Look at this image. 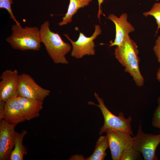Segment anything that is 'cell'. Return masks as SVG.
I'll return each mask as SVG.
<instances>
[{"label":"cell","instance_id":"1","mask_svg":"<svg viewBox=\"0 0 160 160\" xmlns=\"http://www.w3.org/2000/svg\"><path fill=\"white\" fill-rule=\"evenodd\" d=\"M114 50L115 58L124 68V71L132 77L137 86H143L145 80L139 69L140 59L136 43L129 36L121 45L116 46Z\"/></svg>","mask_w":160,"mask_h":160},{"label":"cell","instance_id":"2","mask_svg":"<svg viewBox=\"0 0 160 160\" xmlns=\"http://www.w3.org/2000/svg\"><path fill=\"white\" fill-rule=\"evenodd\" d=\"M49 25V22L47 20L41 25V43L43 44L47 53L55 63L68 64L65 55L71 50V47L65 42L59 34L51 31Z\"/></svg>","mask_w":160,"mask_h":160},{"label":"cell","instance_id":"3","mask_svg":"<svg viewBox=\"0 0 160 160\" xmlns=\"http://www.w3.org/2000/svg\"><path fill=\"white\" fill-rule=\"evenodd\" d=\"M11 34L6 41L14 49L38 51L41 47L40 28L38 27H22L16 23L12 27Z\"/></svg>","mask_w":160,"mask_h":160},{"label":"cell","instance_id":"4","mask_svg":"<svg viewBox=\"0 0 160 160\" xmlns=\"http://www.w3.org/2000/svg\"><path fill=\"white\" fill-rule=\"evenodd\" d=\"M94 95L97 100L99 104H96L93 102L89 101L88 104L93 105L98 107L100 109L104 119L103 125L101 128L99 134L101 135L107 132L114 130H119L127 132L134 136L131 127V122L132 120L131 116L128 118H125L124 113L121 112L118 116L112 113L105 105L103 99L95 92Z\"/></svg>","mask_w":160,"mask_h":160},{"label":"cell","instance_id":"5","mask_svg":"<svg viewBox=\"0 0 160 160\" xmlns=\"http://www.w3.org/2000/svg\"><path fill=\"white\" fill-rule=\"evenodd\" d=\"M136 135L134 137L133 147L142 154L145 160H157L156 154L157 148L160 143V134L155 135L144 133L141 122Z\"/></svg>","mask_w":160,"mask_h":160},{"label":"cell","instance_id":"6","mask_svg":"<svg viewBox=\"0 0 160 160\" xmlns=\"http://www.w3.org/2000/svg\"><path fill=\"white\" fill-rule=\"evenodd\" d=\"M95 31L91 36L88 37L79 31V36L76 41H73L67 34L64 35L69 41L72 46L71 53L72 57L76 59H81L86 55H94L95 54V45L94 41L99 35L102 33L100 25H95Z\"/></svg>","mask_w":160,"mask_h":160},{"label":"cell","instance_id":"7","mask_svg":"<svg viewBox=\"0 0 160 160\" xmlns=\"http://www.w3.org/2000/svg\"><path fill=\"white\" fill-rule=\"evenodd\" d=\"M50 92L39 85L30 75L23 73L19 75L18 96L43 101Z\"/></svg>","mask_w":160,"mask_h":160},{"label":"cell","instance_id":"8","mask_svg":"<svg viewBox=\"0 0 160 160\" xmlns=\"http://www.w3.org/2000/svg\"><path fill=\"white\" fill-rule=\"evenodd\" d=\"M106 135L113 160H119L124 150L133 147L134 137L127 132L111 131L107 132Z\"/></svg>","mask_w":160,"mask_h":160},{"label":"cell","instance_id":"9","mask_svg":"<svg viewBox=\"0 0 160 160\" xmlns=\"http://www.w3.org/2000/svg\"><path fill=\"white\" fill-rule=\"evenodd\" d=\"M15 127L4 119L0 121V160H9L15 146Z\"/></svg>","mask_w":160,"mask_h":160},{"label":"cell","instance_id":"10","mask_svg":"<svg viewBox=\"0 0 160 160\" xmlns=\"http://www.w3.org/2000/svg\"><path fill=\"white\" fill-rule=\"evenodd\" d=\"M19 75L16 69H7L2 73L0 77V100L6 102L18 96Z\"/></svg>","mask_w":160,"mask_h":160},{"label":"cell","instance_id":"11","mask_svg":"<svg viewBox=\"0 0 160 160\" xmlns=\"http://www.w3.org/2000/svg\"><path fill=\"white\" fill-rule=\"evenodd\" d=\"M128 15L127 13H122L118 17L113 14L109 15L108 19L112 21L114 24L116 28V35L113 41H111L110 47L120 46L128 36L130 33L135 31L134 26L127 21Z\"/></svg>","mask_w":160,"mask_h":160},{"label":"cell","instance_id":"12","mask_svg":"<svg viewBox=\"0 0 160 160\" xmlns=\"http://www.w3.org/2000/svg\"><path fill=\"white\" fill-rule=\"evenodd\" d=\"M17 96L13 97L5 102L3 116V119L15 126L26 120L21 112Z\"/></svg>","mask_w":160,"mask_h":160},{"label":"cell","instance_id":"13","mask_svg":"<svg viewBox=\"0 0 160 160\" xmlns=\"http://www.w3.org/2000/svg\"><path fill=\"white\" fill-rule=\"evenodd\" d=\"M21 112L25 120L29 121L40 115L43 101L36 99L17 96Z\"/></svg>","mask_w":160,"mask_h":160},{"label":"cell","instance_id":"14","mask_svg":"<svg viewBox=\"0 0 160 160\" xmlns=\"http://www.w3.org/2000/svg\"><path fill=\"white\" fill-rule=\"evenodd\" d=\"M27 133L25 130L19 133L15 131V146L10 156V160H23L27 154V149L23 144L24 137Z\"/></svg>","mask_w":160,"mask_h":160},{"label":"cell","instance_id":"15","mask_svg":"<svg viewBox=\"0 0 160 160\" xmlns=\"http://www.w3.org/2000/svg\"><path fill=\"white\" fill-rule=\"evenodd\" d=\"M92 1V0H70L67 12L58 25L62 26L71 23L73 17L77 12L78 10L89 5Z\"/></svg>","mask_w":160,"mask_h":160},{"label":"cell","instance_id":"16","mask_svg":"<svg viewBox=\"0 0 160 160\" xmlns=\"http://www.w3.org/2000/svg\"><path fill=\"white\" fill-rule=\"evenodd\" d=\"M109 147L108 139L107 135L100 136L96 142L95 148L92 154L86 159L87 160H103L107 155L106 151Z\"/></svg>","mask_w":160,"mask_h":160},{"label":"cell","instance_id":"17","mask_svg":"<svg viewBox=\"0 0 160 160\" xmlns=\"http://www.w3.org/2000/svg\"><path fill=\"white\" fill-rule=\"evenodd\" d=\"M143 14L145 17L149 15L153 16L156 19L158 25L157 28L156 32V35L160 28V2L154 3L150 10L143 12Z\"/></svg>","mask_w":160,"mask_h":160},{"label":"cell","instance_id":"18","mask_svg":"<svg viewBox=\"0 0 160 160\" xmlns=\"http://www.w3.org/2000/svg\"><path fill=\"white\" fill-rule=\"evenodd\" d=\"M141 153L133 147L124 150L121 153L119 160H136L140 159Z\"/></svg>","mask_w":160,"mask_h":160},{"label":"cell","instance_id":"19","mask_svg":"<svg viewBox=\"0 0 160 160\" xmlns=\"http://www.w3.org/2000/svg\"><path fill=\"white\" fill-rule=\"evenodd\" d=\"M13 4L12 0H0V8L6 9L10 15V18L17 25H20L17 20L12 12L11 6Z\"/></svg>","mask_w":160,"mask_h":160},{"label":"cell","instance_id":"20","mask_svg":"<svg viewBox=\"0 0 160 160\" xmlns=\"http://www.w3.org/2000/svg\"><path fill=\"white\" fill-rule=\"evenodd\" d=\"M158 106L153 115L151 124L153 127L160 129V96L157 99Z\"/></svg>","mask_w":160,"mask_h":160},{"label":"cell","instance_id":"21","mask_svg":"<svg viewBox=\"0 0 160 160\" xmlns=\"http://www.w3.org/2000/svg\"><path fill=\"white\" fill-rule=\"evenodd\" d=\"M153 49L158 62L160 63V36L158 37L156 40Z\"/></svg>","mask_w":160,"mask_h":160},{"label":"cell","instance_id":"22","mask_svg":"<svg viewBox=\"0 0 160 160\" xmlns=\"http://www.w3.org/2000/svg\"><path fill=\"white\" fill-rule=\"evenodd\" d=\"M104 0H97L98 4V13L97 14V18L100 20V16L102 14L103 15L105 16V15L103 13L102 11L101 10V5L103 2Z\"/></svg>","mask_w":160,"mask_h":160},{"label":"cell","instance_id":"23","mask_svg":"<svg viewBox=\"0 0 160 160\" xmlns=\"http://www.w3.org/2000/svg\"><path fill=\"white\" fill-rule=\"evenodd\" d=\"M5 102L0 100V121L3 119L4 107Z\"/></svg>","mask_w":160,"mask_h":160},{"label":"cell","instance_id":"24","mask_svg":"<svg viewBox=\"0 0 160 160\" xmlns=\"http://www.w3.org/2000/svg\"><path fill=\"white\" fill-rule=\"evenodd\" d=\"M156 78L158 81L160 82V66L159 67L157 72Z\"/></svg>","mask_w":160,"mask_h":160},{"label":"cell","instance_id":"25","mask_svg":"<svg viewBox=\"0 0 160 160\" xmlns=\"http://www.w3.org/2000/svg\"><path fill=\"white\" fill-rule=\"evenodd\" d=\"M156 1H159V0H156Z\"/></svg>","mask_w":160,"mask_h":160}]
</instances>
